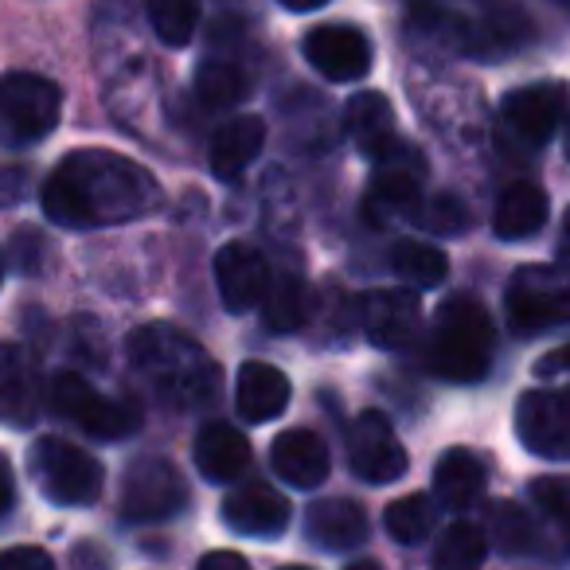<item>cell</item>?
Masks as SVG:
<instances>
[{
  "label": "cell",
  "instance_id": "obj_1",
  "mask_svg": "<svg viewBox=\"0 0 570 570\" xmlns=\"http://www.w3.org/2000/svg\"><path fill=\"white\" fill-rule=\"evenodd\" d=\"M160 204L153 173L110 149H79L59 160L43 184V212L51 223L87 230L141 219Z\"/></svg>",
  "mask_w": 570,
  "mask_h": 570
},
{
  "label": "cell",
  "instance_id": "obj_2",
  "mask_svg": "<svg viewBox=\"0 0 570 570\" xmlns=\"http://www.w3.org/2000/svg\"><path fill=\"white\" fill-rule=\"evenodd\" d=\"M137 380L168 411H199L219 391V367L199 348L196 336L176 325H145L126 344Z\"/></svg>",
  "mask_w": 570,
  "mask_h": 570
},
{
  "label": "cell",
  "instance_id": "obj_3",
  "mask_svg": "<svg viewBox=\"0 0 570 570\" xmlns=\"http://www.w3.org/2000/svg\"><path fill=\"white\" fill-rule=\"evenodd\" d=\"M492 348H497V333L476 297L453 294L450 302H442L430 328V372L442 375L445 383H476L489 375Z\"/></svg>",
  "mask_w": 570,
  "mask_h": 570
},
{
  "label": "cell",
  "instance_id": "obj_4",
  "mask_svg": "<svg viewBox=\"0 0 570 570\" xmlns=\"http://www.w3.org/2000/svg\"><path fill=\"white\" fill-rule=\"evenodd\" d=\"M508 325L515 336H535L570 325V266L567 262H531L512 274L504 289Z\"/></svg>",
  "mask_w": 570,
  "mask_h": 570
},
{
  "label": "cell",
  "instance_id": "obj_5",
  "mask_svg": "<svg viewBox=\"0 0 570 570\" xmlns=\"http://www.w3.org/2000/svg\"><path fill=\"white\" fill-rule=\"evenodd\" d=\"M59 114H63V95L56 82L28 71L0 79V145L24 149L43 141L59 126Z\"/></svg>",
  "mask_w": 570,
  "mask_h": 570
},
{
  "label": "cell",
  "instance_id": "obj_6",
  "mask_svg": "<svg viewBox=\"0 0 570 570\" xmlns=\"http://www.w3.org/2000/svg\"><path fill=\"white\" fill-rule=\"evenodd\" d=\"M28 473L43 497L67 508L90 504L102 492V465L67 438H40L28 453Z\"/></svg>",
  "mask_w": 570,
  "mask_h": 570
},
{
  "label": "cell",
  "instance_id": "obj_7",
  "mask_svg": "<svg viewBox=\"0 0 570 570\" xmlns=\"http://www.w3.org/2000/svg\"><path fill=\"white\" fill-rule=\"evenodd\" d=\"M48 395H51L56 414H63L71 426H79L82 434L98 438V442H118V438H129L141 426L137 406L102 395V391L90 387V383L75 372H59L56 380H51Z\"/></svg>",
  "mask_w": 570,
  "mask_h": 570
},
{
  "label": "cell",
  "instance_id": "obj_8",
  "mask_svg": "<svg viewBox=\"0 0 570 570\" xmlns=\"http://www.w3.org/2000/svg\"><path fill=\"white\" fill-rule=\"evenodd\" d=\"M422 180H426V160L414 145L399 141L383 160H375V176L367 184L364 215L375 227H387L399 215H414L422 204Z\"/></svg>",
  "mask_w": 570,
  "mask_h": 570
},
{
  "label": "cell",
  "instance_id": "obj_9",
  "mask_svg": "<svg viewBox=\"0 0 570 570\" xmlns=\"http://www.w3.org/2000/svg\"><path fill=\"white\" fill-rule=\"evenodd\" d=\"M184 500H188V484L168 458H137L126 469V484H121L126 523H160L180 512Z\"/></svg>",
  "mask_w": 570,
  "mask_h": 570
},
{
  "label": "cell",
  "instance_id": "obj_10",
  "mask_svg": "<svg viewBox=\"0 0 570 570\" xmlns=\"http://www.w3.org/2000/svg\"><path fill=\"white\" fill-rule=\"evenodd\" d=\"M567 114V87L562 82H531L500 102V129L520 149H543L562 126Z\"/></svg>",
  "mask_w": 570,
  "mask_h": 570
},
{
  "label": "cell",
  "instance_id": "obj_11",
  "mask_svg": "<svg viewBox=\"0 0 570 570\" xmlns=\"http://www.w3.org/2000/svg\"><path fill=\"white\" fill-rule=\"evenodd\" d=\"M515 434L543 461H570V391H528L515 403Z\"/></svg>",
  "mask_w": 570,
  "mask_h": 570
},
{
  "label": "cell",
  "instance_id": "obj_12",
  "mask_svg": "<svg viewBox=\"0 0 570 570\" xmlns=\"http://www.w3.org/2000/svg\"><path fill=\"white\" fill-rule=\"evenodd\" d=\"M348 465L367 484H391L406 473V450L380 411L356 414L348 426Z\"/></svg>",
  "mask_w": 570,
  "mask_h": 570
},
{
  "label": "cell",
  "instance_id": "obj_13",
  "mask_svg": "<svg viewBox=\"0 0 570 570\" xmlns=\"http://www.w3.org/2000/svg\"><path fill=\"white\" fill-rule=\"evenodd\" d=\"M372 40L352 24H321L305 36V59L333 82H356L372 71Z\"/></svg>",
  "mask_w": 570,
  "mask_h": 570
},
{
  "label": "cell",
  "instance_id": "obj_14",
  "mask_svg": "<svg viewBox=\"0 0 570 570\" xmlns=\"http://www.w3.org/2000/svg\"><path fill=\"white\" fill-rule=\"evenodd\" d=\"M356 321L380 348H406L422 325V305L411 289H372L360 297Z\"/></svg>",
  "mask_w": 570,
  "mask_h": 570
},
{
  "label": "cell",
  "instance_id": "obj_15",
  "mask_svg": "<svg viewBox=\"0 0 570 570\" xmlns=\"http://www.w3.org/2000/svg\"><path fill=\"white\" fill-rule=\"evenodd\" d=\"M215 285H219V302L230 313H246L262 305L269 289V266L254 246L227 243L215 254Z\"/></svg>",
  "mask_w": 570,
  "mask_h": 570
},
{
  "label": "cell",
  "instance_id": "obj_16",
  "mask_svg": "<svg viewBox=\"0 0 570 570\" xmlns=\"http://www.w3.org/2000/svg\"><path fill=\"white\" fill-rule=\"evenodd\" d=\"M223 523L238 535H282L289 523V500L269 484H243L223 497Z\"/></svg>",
  "mask_w": 570,
  "mask_h": 570
},
{
  "label": "cell",
  "instance_id": "obj_17",
  "mask_svg": "<svg viewBox=\"0 0 570 570\" xmlns=\"http://www.w3.org/2000/svg\"><path fill=\"white\" fill-rule=\"evenodd\" d=\"M269 465L285 484L309 492L317 484H325L333 461H328V445L313 430H285L269 445Z\"/></svg>",
  "mask_w": 570,
  "mask_h": 570
},
{
  "label": "cell",
  "instance_id": "obj_18",
  "mask_svg": "<svg viewBox=\"0 0 570 570\" xmlns=\"http://www.w3.org/2000/svg\"><path fill=\"white\" fill-rule=\"evenodd\" d=\"M191 458H196V469L204 473V481L227 484L238 481L250 469V442L235 426H227V422H207L196 434Z\"/></svg>",
  "mask_w": 570,
  "mask_h": 570
},
{
  "label": "cell",
  "instance_id": "obj_19",
  "mask_svg": "<svg viewBox=\"0 0 570 570\" xmlns=\"http://www.w3.org/2000/svg\"><path fill=\"white\" fill-rule=\"evenodd\" d=\"M344 129H348L352 145L364 153L367 160H383L391 149L399 145V134H395V110L383 95L375 90H364L348 102L344 110Z\"/></svg>",
  "mask_w": 570,
  "mask_h": 570
},
{
  "label": "cell",
  "instance_id": "obj_20",
  "mask_svg": "<svg viewBox=\"0 0 570 570\" xmlns=\"http://www.w3.org/2000/svg\"><path fill=\"white\" fill-rule=\"evenodd\" d=\"M235 403H238V414H243L246 422H254V426L274 422L277 414H285V406H289V380H285L274 364L250 360V364L238 367Z\"/></svg>",
  "mask_w": 570,
  "mask_h": 570
},
{
  "label": "cell",
  "instance_id": "obj_21",
  "mask_svg": "<svg viewBox=\"0 0 570 570\" xmlns=\"http://www.w3.org/2000/svg\"><path fill=\"white\" fill-rule=\"evenodd\" d=\"M36 414H40V383L32 360L12 344H0V422L28 426Z\"/></svg>",
  "mask_w": 570,
  "mask_h": 570
},
{
  "label": "cell",
  "instance_id": "obj_22",
  "mask_svg": "<svg viewBox=\"0 0 570 570\" xmlns=\"http://www.w3.org/2000/svg\"><path fill=\"white\" fill-rule=\"evenodd\" d=\"M262 145H266V126L262 118L246 114V118H230L227 126L215 129L212 149H207V165L219 180H238L246 168L258 160Z\"/></svg>",
  "mask_w": 570,
  "mask_h": 570
},
{
  "label": "cell",
  "instance_id": "obj_23",
  "mask_svg": "<svg viewBox=\"0 0 570 570\" xmlns=\"http://www.w3.org/2000/svg\"><path fill=\"white\" fill-rule=\"evenodd\" d=\"M305 531H309V539L321 551H352V547H360L367 539V515L356 500L328 497L309 508Z\"/></svg>",
  "mask_w": 570,
  "mask_h": 570
},
{
  "label": "cell",
  "instance_id": "obj_24",
  "mask_svg": "<svg viewBox=\"0 0 570 570\" xmlns=\"http://www.w3.org/2000/svg\"><path fill=\"white\" fill-rule=\"evenodd\" d=\"M547 223V191L539 184H508L497 199V212H492V230L504 243H520V238L539 235Z\"/></svg>",
  "mask_w": 570,
  "mask_h": 570
},
{
  "label": "cell",
  "instance_id": "obj_25",
  "mask_svg": "<svg viewBox=\"0 0 570 570\" xmlns=\"http://www.w3.org/2000/svg\"><path fill=\"white\" fill-rule=\"evenodd\" d=\"M484 465L469 450H445L434 465V497L450 512H465L484 497Z\"/></svg>",
  "mask_w": 570,
  "mask_h": 570
},
{
  "label": "cell",
  "instance_id": "obj_26",
  "mask_svg": "<svg viewBox=\"0 0 570 570\" xmlns=\"http://www.w3.org/2000/svg\"><path fill=\"white\" fill-rule=\"evenodd\" d=\"M262 321L269 333H297L309 321V289L302 274H277L262 297Z\"/></svg>",
  "mask_w": 570,
  "mask_h": 570
},
{
  "label": "cell",
  "instance_id": "obj_27",
  "mask_svg": "<svg viewBox=\"0 0 570 570\" xmlns=\"http://www.w3.org/2000/svg\"><path fill=\"white\" fill-rule=\"evenodd\" d=\"M484 535L497 547L500 554H531L539 547L535 520L523 512L512 500H497L489 508V520H484Z\"/></svg>",
  "mask_w": 570,
  "mask_h": 570
},
{
  "label": "cell",
  "instance_id": "obj_28",
  "mask_svg": "<svg viewBox=\"0 0 570 570\" xmlns=\"http://www.w3.org/2000/svg\"><path fill=\"white\" fill-rule=\"evenodd\" d=\"M489 554V535L484 528L469 520H458L438 535L434 543V570H481Z\"/></svg>",
  "mask_w": 570,
  "mask_h": 570
},
{
  "label": "cell",
  "instance_id": "obj_29",
  "mask_svg": "<svg viewBox=\"0 0 570 570\" xmlns=\"http://www.w3.org/2000/svg\"><path fill=\"white\" fill-rule=\"evenodd\" d=\"M391 269H395L403 282L419 285V289H434L450 274V258L438 250L434 243H419V238H403L391 250Z\"/></svg>",
  "mask_w": 570,
  "mask_h": 570
},
{
  "label": "cell",
  "instance_id": "obj_30",
  "mask_svg": "<svg viewBox=\"0 0 570 570\" xmlns=\"http://www.w3.org/2000/svg\"><path fill=\"white\" fill-rule=\"evenodd\" d=\"M246 75L238 71V63H227V59H212L196 71V98L207 106V110H230L246 98Z\"/></svg>",
  "mask_w": 570,
  "mask_h": 570
},
{
  "label": "cell",
  "instance_id": "obj_31",
  "mask_svg": "<svg viewBox=\"0 0 570 570\" xmlns=\"http://www.w3.org/2000/svg\"><path fill=\"white\" fill-rule=\"evenodd\" d=\"M383 528H387V535L395 539V543H406V547L422 543V539L434 531V504H430V497H422V492H411V497L387 504Z\"/></svg>",
  "mask_w": 570,
  "mask_h": 570
},
{
  "label": "cell",
  "instance_id": "obj_32",
  "mask_svg": "<svg viewBox=\"0 0 570 570\" xmlns=\"http://www.w3.org/2000/svg\"><path fill=\"white\" fill-rule=\"evenodd\" d=\"M149 24L168 48H188L199 24V0H149Z\"/></svg>",
  "mask_w": 570,
  "mask_h": 570
},
{
  "label": "cell",
  "instance_id": "obj_33",
  "mask_svg": "<svg viewBox=\"0 0 570 570\" xmlns=\"http://www.w3.org/2000/svg\"><path fill=\"white\" fill-rule=\"evenodd\" d=\"M528 497L539 515L554 531H562V539H570V476H535L528 484Z\"/></svg>",
  "mask_w": 570,
  "mask_h": 570
},
{
  "label": "cell",
  "instance_id": "obj_34",
  "mask_svg": "<svg viewBox=\"0 0 570 570\" xmlns=\"http://www.w3.org/2000/svg\"><path fill=\"white\" fill-rule=\"evenodd\" d=\"M414 223L426 230H438V235H461L469 227V207L453 191H438L434 199H422L419 212H414Z\"/></svg>",
  "mask_w": 570,
  "mask_h": 570
},
{
  "label": "cell",
  "instance_id": "obj_35",
  "mask_svg": "<svg viewBox=\"0 0 570 570\" xmlns=\"http://www.w3.org/2000/svg\"><path fill=\"white\" fill-rule=\"evenodd\" d=\"M0 570H56V559L40 547H4Z\"/></svg>",
  "mask_w": 570,
  "mask_h": 570
},
{
  "label": "cell",
  "instance_id": "obj_36",
  "mask_svg": "<svg viewBox=\"0 0 570 570\" xmlns=\"http://www.w3.org/2000/svg\"><path fill=\"white\" fill-rule=\"evenodd\" d=\"M28 191V173L24 168H0V207L20 204Z\"/></svg>",
  "mask_w": 570,
  "mask_h": 570
},
{
  "label": "cell",
  "instance_id": "obj_37",
  "mask_svg": "<svg viewBox=\"0 0 570 570\" xmlns=\"http://www.w3.org/2000/svg\"><path fill=\"white\" fill-rule=\"evenodd\" d=\"M535 375L539 380H562V375H570V344L567 348L547 352V356L535 364Z\"/></svg>",
  "mask_w": 570,
  "mask_h": 570
},
{
  "label": "cell",
  "instance_id": "obj_38",
  "mask_svg": "<svg viewBox=\"0 0 570 570\" xmlns=\"http://www.w3.org/2000/svg\"><path fill=\"white\" fill-rule=\"evenodd\" d=\"M196 570H250V562H246L243 554H235V551H212V554H204V559H199Z\"/></svg>",
  "mask_w": 570,
  "mask_h": 570
},
{
  "label": "cell",
  "instance_id": "obj_39",
  "mask_svg": "<svg viewBox=\"0 0 570 570\" xmlns=\"http://www.w3.org/2000/svg\"><path fill=\"white\" fill-rule=\"evenodd\" d=\"M12 504H17V481H12L9 461L0 458V520L12 512Z\"/></svg>",
  "mask_w": 570,
  "mask_h": 570
},
{
  "label": "cell",
  "instance_id": "obj_40",
  "mask_svg": "<svg viewBox=\"0 0 570 570\" xmlns=\"http://www.w3.org/2000/svg\"><path fill=\"white\" fill-rule=\"evenodd\" d=\"M277 4L289 12H317V9H325L328 0H277Z\"/></svg>",
  "mask_w": 570,
  "mask_h": 570
},
{
  "label": "cell",
  "instance_id": "obj_41",
  "mask_svg": "<svg viewBox=\"0 0 570 570\" xmlns=\"http://www.w3.org/2000/svg\"><path fill=\"white\" fill-rule=\"evenodd\" d=\"M559 254L570 262V207H567V215H562V227H559Z\"/></svg>",
  "mask_w": 570,
  "mask_h": 570
},
{
  "label": "cell",
  "instance_id": "obj_42",
  "mask_svg": "<svg viewBox=\"0 0 570 570\" xmlns=\"http://www.w3.org/2000/svg\"><path fill=\"white\" fill-rule=\"evenodd\" d=\"M348 570H380V562H372V559H360V562H352Z\"/></svg>",
  "mask_w": 570,
  "mask_h": 570
},
{
  "label": "cell",
  "instance_id": "obj_43",
  "mask_svg": "<svg viewBox=\"0 0 570 570\" xmlns=\"http://www.w3.org/2000/svg\"><path fill=\"white\" fill-rule=\"evenodd\" d=\"M277 570H309V567H277Z\"/></svg>",
  "mask_w": 570,
  "mask_h": 570
},
{
  "label": "cell",
  "instance_id": "obj_44",
  "mask_svg": "<svg viewBox=\"0 0 570 570\" xmlns=\"http://www.w3.org/2000/svg\"><path fill=\"white\" fill-rule=\"evenodd\" d=\"M567 157H570V126H567Z\"/></svg>",
  "mask_w": 570,
  "mask_h": 570
},
{
  "label": "cell",
  "instance_id": "obj_45",
  "mask_svg": "<svg viewBox=\"0 0 570 570\" xmlns=\"http://www.w3.org/2000/svg\"><path fill=\"white\" fill-rule=\"evenodd\" d=\"M0 274H4V262H0Z\"/></svg>",
  "mask_w": 570,
  "mask_h": 570
}]
</instances>
